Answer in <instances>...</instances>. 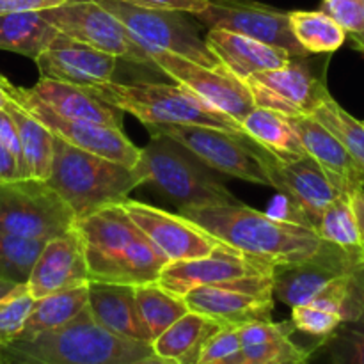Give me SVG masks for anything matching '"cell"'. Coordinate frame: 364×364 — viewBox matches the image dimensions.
<instances>
[{
	"label": "cell",
	"mask_w": 364,
	"mask_h": 364,
	"mask_svg": "<svg viewBox=\"0 0 364 364\" xmlns=\"http://www.w3.org/2000/svg\"><path fill=\"white\" fill-rule=\"evenodd\" d=\"M66 0H0V14L25 13V11H43L57 7Z\"/></svg>",
	"instance_id": "obj_44"
},
{
	"label": "cell",
	"mask_w": 364,
	"mask_h": 364,
	"mask_svg": "<svg viewBox=\"0 0 364 364\" xmlns=\"http://www.w3.org/2000/svg\"><path fill=\"white\" fill-rule=\"evenodd\" d=\"M0 364H6V363H4V361H2V359H0Z\"/></svg>",
	"instance_id": "obj_53"
},
{
	"label": "cell",
	"mask_w": 364,
	"mask_h": 364,
	"mask_svg": "<svg viewBox=\"0 0 364 364\" xmlns=\"http://www.w3.org/2000/svg\"><path fill=\"white\" fill-rule=\"evenodd\" d=\"M48 240L27 238L0 231V277L16 284H27L32 267Z\"/></svg>",
	"instance_id": "obj_35"
},
{
	"label": "cell",
	"mask_w": 364,
	"mask_h": 364,
	"mask_svg": "<svg viewBox=\"0 0 364 364\" xmlns=\"http://www.w3.org/2000/svg\"><path fill=\"white\" fill-rule=\"evenodd\" d=\"M290 322L294 323L295 331H301L323 345L327 338L336 331V327L343 322V316L326 306L309 302V304L291 308Z\"/></svg>",
	"instance_id": "obj_37"
},
{
	"label": "cell",
	"mask_w": 364,
	"mask_h": 364,
	"mask_svg": "<svg viewBox=\"0 0 364 364\" xmlns=\"http://www.w3.org/2000/svg\"><path fill=\"white\" fill-rule=\"evenodd\" d=\"M134 364H178V363L174 361V359L162 358V355H159V354H155V352H153V354H149V355H146V358L139 359V361H135Z\"/></svg>",
	"instance_id": "obj_48"
},
{
	"label": "cell",
	"mask_w": 364,
	"mask_h": 364,
	"mask_svg": "<svg viewBox=\"0 0 364 364\" xmlns=\"http://www.w3.org/2000/svg\"><path fill=\"white\" fill-rule=\"evenodd\" d=\"M91 95L116 107L121 112L137 117L142 124H201L219 128L230 134H242L237 121L206 105L201 98L183 85L155 84V82L110 80L87 85Z\"/></svg>",
	"instance_id": "obj_5"
},
{
	"label": "cell",
	"mask_w": 364,
	"mask_h": 364,
	"mask_svg": "<svg viewBox=\"0 0 364 364\" xmlns=\"http://www.w3.org/2000/svg\"><path fill=\"white\" fill-rule=\"evenodd\" d=\"M121 2L139 7H148V9L181 11V13L188 14L201 13L208 6V0H121Z\"/></svg>",
	"instance_id": "obj_42"
},
{
	"label": "cell",
	"mask_w": 364,
	"mask_h": 364,
	"mask_svg": "<svg viewBox=\"0 0 364 364\" xmlns=\"http://www.w3.org/2000/svg\"><path fill=\"white\" fill-rule=\"evenodd\" d=\"M333 16L347 32L352 41L358 39L364 31L361 0H323V9Z\"/></svg>",
	"instance_id": "obj_40"
},
{
	"label": "cell",
	"mask_w": 364,
	"mask_h": 364,
	"mask_svg": "<svg viewBox=\"0 0 364 364\" xmlns=\"http://www.w3.org/2000/svg\"><path fill=\"white\" fill-rule=\"evenodd\" d=\"M327 128L364 171V124L348 114L333 96L323 100L311 114Z\"/></svg>",
	"instance_id": "obj_34"
},
{
	"label": "cell",
	"mask_w": 364,
	"mask_h": 364,
	"mask_svg": "<svg viewBox=\"0 0 364 364\" xmlns=\"http://www.w3.org/2000/svg\"><path fill=\"white\" fill-rule=\"evenodd\" d=\"M240 348L242 345L240 338H238L237 327H223V329L217 331V333L206 341L198 364L212 363L217 361V359L228 358V355L235 354V352H238Z\"/></svg>",
	"instance_id": "obj_41"
},
{
	"label": "cell",
	"mask_w": 364,
	"mask_h": 364,
	"mask_svg": "<svg viewBox=\"0 0 364 364\" xmlns=\"http://www.w3.org/2000/svg\"><path fill=\"white\" fill-rule=\"evenodd\" d=\"M34 60L41 77L80 87L114 80L117 70V57L68 38L63 32Z\"/></svg>",
	"instance_id": "obj_20"
},
{
	"label": "cell",
	"mask_w": 364,
	"mask_h": 364,
	"mask_svg": "<svg viewBox=\"0 0 364 364\" xmlns=\"http://www.w3.org/2000/svg\"><path fill=\"white\" fill-rule=\"evenodd\" d=\"M240 128L242 134L279 162H294L308 155L287 117L274 110L255 107L242 119Z\"/></svg>",
	"instance_id": "obj_27"
},
{
	"label": "cell",
	"mask_w": 364,
	"mask_h": 364,
	"mask_svg": "<svg viewBox=\"0 0 364 364\" xmlns=\"http://www.w3.org/2000/svg\"><path fill=\"white\" fill-rule=\"evenodd\" d=\"M28 89L36 98L64 117L92 121L116 128H121L123 124V112L119 109L102 102L80 85L41 77L36 85Z\"/></svg>",
	"instance_id": "obj_25"
},
{
	"label": "cell",
	"mask_w": 364,
	"mask_h": 364,
	"mask_svg": "<svg viewBox=\"0 0 364 364\" xmlns=\"http://www.w3.org/2000/svg\"><path fill=\"white\" fill-rule=\"evenodd\" d=\"M75 215L46 181L14 180L0 183V231L52 240L75 228Z\"/></svg>",
	"instance_id": "obj_8"
},
{
	"label": "cell",
	"mask_w": 364,
	"mask_h": 364,
	"mask_svg": "<svg viewBox=\"0 0 364 364\" xmlns=\"http://www.w3.org/2000/svg\"><path fill=\"white\" fill-rule=\"evenodd\" d=\"M59 34L39 11L0 14V50L34 60Z\"/></svg>",
	"instance_id": "obj_29"
},
{
	"label": "cell",
	"mask_w": 364,
	"mask_h": 364,
	"mask_svg": "<svg viewBox=\"0 0 364 364\" xmlns=\"http://www.w3.org/2000/svg\"><path fill=\"white\" fill-rule=\"evenodd\" d=\"M219 329L223 326L215 320L188 311L153 341V352L178 364H198L206 341Z\"/></svg>",
	"instance_id": "obj_26"
},
{
	"label": "cell",
	"mask_w": 364,
	"mask_h": 364,
	"mask_svg": "<svg viewBox=\"0 0 364 364\" xmlns=\"http://www.w3.org/2000/svg\"><path fill=\"white\" fill-rule=\"evenodd\" d=\"M39 13L68 38L128 63L155 66L148 52L139 45L130 31L95 0H66L60 6L43 9Z\"/></svg>",
	"instance_id": "obj_11"
},
{
	"label": "cell",
	"mask_w": 364,
	"mask_h": 364,
	"mask_svg": "<svg viewBox=\"0 0 364 364\" xmlns=\"http://www.w3.org/2000/svg\"><path fill=\"white\" fill-rule=\"evenodd\" d=\"M274 270L276 269L269 263L249 258L226 244L205 258L167 262L160 270L156 283L171 294L185 297L188 291L198 287L224 283L237 277L274 274Z\"/></svg>",
	"instance_id": "obj_19"
},
{
	"label": "cell",
	"mask_w": 364,
	"mask_h": 364,
	"mask_svg": "<svg viewBox=\"0 0 364 364\" xmlns=\"http://www.w3.org/2000/svg\"><path fill=\"white\" fill-rule=\"evenodd\" d=\"M23 290H27V284L11 283V281H6L0 277V301H4L7 297H13V295L20 294Z\"/></svg>",
	"instance_id": "obj_47"
},
{
	"label": "cell",
	"mask_w": 364,
	"mask_h": 364,
	"mask_svg": "<svg viewBox=\"0 0 364 364\" xmlns=\"http://www.w3.org/2000/svg\"><path fill=\"white\" fill-rule=\"evenodd\" d=\"M2 85L6 95L13 102H16L25 112L45 124L55 137H59L66 144L109 159L112 162H119L127 167H135V164L139 162L141 148H137L123 134L121 128L60 116V114L53 112L50 107H46L41 100L36 98L31 89L13 85L6 77H2Z\"/></svg>",
	"instance_id": "obj_9"
},
{
	"label": "cell",
	"mask_w": 364,
	"mask_h": 364,
	"mask_svg": "<svg viewBox=\"0 0 364 364\" xmlns=\"http://www.w3.org/2000/svg\"><path fill=\"white\" fill-rule=\"evenodd\" d=\"M205 41L220 64L240 80L284 66L291 57L287 50L223 28H210Z\"/></svg>",
	"instance_id": "obj_24"
},
{
	"label": "cell",
	"mask_w": 364,
	"mask_h": 364,
	"mask_svg": "<svg viewBox=\"0 0 364 364\" xmlns=\"http://www.w3.org/2000/svg\"><path fill=\"white\" fill-rule=\"evenodd\" d=\"M148 55L160 71L238 124L256 107L245 82L226 68H210L162 50H149Z\"/></svg>",
	"instance_id": "obj_15"
},
{
	"label": "cell",
	"mask_w": 364,
	"mask_h": 364,
	"mask_svg": "<svg viewBox=\"0 0 364 364\" xmlns=\"http://www.w3.org/2000/svg\"><path fill=\"white\" fill-rule=\"evenodd\" d=\"M183 301L188 311L208 316L223 327L267 322L274 309V274L198 287L188 291Z\"/></svg>",
	"instance_id": "obj_13"
},
{
	"label": "cell",
	"mask_w": 364,
	"mask_h": 364,
	"mask_svg": "<svg viewBox=\"0 0 364 364\" xmlns=\"http://www.w3.org/2000/svg\"><path fill=\"white\" fill-rule=\"evenodd\" d=\"M75 230L84 245L89 281L139 287L159 279L169 262L121 205L75 220Z\"/></svg>",
	"instance_id": "obj_2"
},
{
	"label": "cell",
	"mask_w": 364,
	"mask_h": 364,
	"mask_svg": "<svg viewBox=\"0 0 364 364\" xmlns=\"http://www.w3.org/2000/svg\"><path fill=\"white\" fill-rule=\"evenodd\" d=\"M181 215L242 255L274 269L313 258L323 245L313 228L258 212L242 203L181 210Z\"/></svg>",
	"instance_id": "obj_1"
},
{
	"label": "cell",
	"mask_w": 364,
	"mask_h": 364,
	"mask_svg": "<svg viewBox=\"0 0 364 364\" xmlns=\"http://www.w3.org/2000/svg\"><path fill=\"white\" fill-rule=\"evenodd\" d=\"M290 31L309 55H331L347 41L345 28L326 11H290Z\"/></svg>",
	"instance_id": "obj_31"
},
{
	"label": "cell",
	"mask_w": 364,
	"mask_h": 364,
	"mask_svg": "<svg viewBox=\"0 0 364 364\" xmlns=\"http://www.w3.org/2000/svg\"><path fill=\"white\" fill-rule=\"evenodd\" d=\"M87 309L92 318L127 340L153 345L151 333L146 327L139 311L135 287L116 283H87Z\"/></svg>",
	"instance_id": "obj_23"
},
{
	"label": "cell",
	"mask_w": 364,
	"mask_h": 364,
	"mask_svg": "<svg viewBox=\"0 0 364 364\" xmlns=\"http://www.w3.org/2000/svg\"><path fill=\"white\" fill-rule=\"evenodd\" d=\"M0 142L6 146L11 151V155L16 159L18 166H20L21 178L25 180V164H23V155H21V146H20V137H18V130L14 127L13 117L9 116L6 109L0 112Z\"/></svg>",
	"instance_id": "obj_43"
},
{
	"label": "cell",
	"mask_w": 364,
	"mask_h": 364,
	"mask_svg": "<svg viewBox=\"0 0 364 364\" xmlns=\"http://www.w3.org/2000/svg\"><path fill=\"white\" fill-rule=\"evenodd\" d=\"M363 124H364V121H363Z\"/></svg>",
	"instance_id": "obj_55"
},
{
	"label": "cell",
	"mask_w": 364,
	"mask_h": 364,
	"mask_svg": "<svg viewBox=\"0 0 364 364\" xmlns=\"http://www.w3.org/2000/svg\"><path fill=\"white\" fill-rule=\"evenodd\" d=\"M350 203H352V210H354L355 213V219H358L359 231H361V237L364 240V188H358L355 192H352Z\"/></svg>",
	"instance_id": "obj_46"
},
{
	"label": "cell",
	"mask_w": 364,
	"mask_h": 364,
	"mask_svg": "<svg viewBox=\"0 0 364 364\" xmlns=\"http://www.w3.org/2000/svg\"><path fill=\"white\" fill-rule=\"evenodd\" d=\"M87 283L89 270L84 245L80 235L73 228L68 233L46 242L38 262L32 267L27 290L36 301Z\"/></svg>",
	"instance_id": "obj_21"
},
{
	"label": "cell",
	"mask_w": 364,
	"mask_h": 364,
	"mask_svg": "<svg viewBox=\"0 0 364 364\" xmlns=\"http://www.w3.org/2000/svg\"><path fill=\"white\" fill-rule=\"evenodd\" d=\"M363 265L361 259L323 242L322 249L313 258L274 270V297L290 308L309 304L338 279L350 276Z\"/></svg>",
	"instance_id": "obj_18"
},
{
	"label": "cell",
	"mask_w": 364,
	"mask_h": 364,
	"mask_svg": "<svg viewBox=\"0 0 364 364\" xmlns=\"http://www.w3.org/2000/svg\"><path fill=\"white\" fill-rule=\"evenodd\" d=\"M208 28L237 32L267 45L287 50L290 55H309L290 31L287 11L255 0H208L205 11L194 14Z\"/></svg>",
	"instance_id": "obj_16"
},
{
	"label": "cell",
	"mask_w": 364,
	"mask_h": 364,
	"mask_svg": "<svg viewBox=\"0 0 364 364\" xmlns=\"http://www.w3.org/2000/svg\"><path fill=\"white\" fill-rule=\"evenodd\" d=\"M315 231L323 242H329L364 262V240L348 194H340L327 206Z\"/></svg>",
	"instance_id": "obj_32"
},
{
	"label": "cell",
	"mask_w": 364,
	"mask_h": 364,
	"mask_svg": "<svg viewBox=\"0 0 364 364\" xmlns=\"http://www.w3.org/2000/svg\"><path fill=\"white\" fill-rule=\"evenodd\" d=\"M135 169L144 178V183L159 188L180 210L240 203L205 164L167 137L151 135V141L141 148Z\"/></svg>",
	"instance_id": "obj_6"
},
{
	"label": "cell",
	"mask_w": 364,
	"mask_h": 364,
	"mask_svg": "<svg viewBox=\"0 0 364 364\" xmlns=\"http://www.w3.org/2000/svg\"><path fill=\"white\" fill-rule=\"evenodd\" d=\"M309 359H297V361H291V363H287V364H308Z\"/></svg>",
	"instance_id": "obj_52"
},
{
	"label": "cell",
	"mask_w": 364,
	"mask_h": 364,
	"mask_svg": "<svg viewBox=\"0 0 364 364\" xmlns=\"http://www.w3.org/2000/svg\"><path fill=\"white\" fill-rule=\"evenodd\" d=\"M247 144L269 176V187L276 188L294 206L302 223L315 230L322 213L341 192L309 155L294 162H279L249 137Z\"/></svg>",
	"instance_id": "obj_14"
},
{
	"label": "cell",
	"mask_w": 364,
	"mask_h": 364,
	"mask_svg": "<svg viewBox=\"0 0 364 364\" xmlns=\"http://www.w3.org/2000/svg\"><path fill=\"white\" fill-rule=\"evenodd\" d=\"M87 306V284L36 299L16 340H28L73 320Z\"/></svg>",
	"instance_id": "obj_30"
},
{
	"label": "cell",
	"mask_w": 364,
	"mask_h": 364,
	"mask_svg": "<svg viewBox=\"0 0 364 364\" xmlns=\"http://www.w3.org/2000/svg\"><path fill=\"white\" fill-rule=\"evenodd\" d=\"M34 299L28 290L0 301V345H7L16 340L23 329V323L31 313Z\"/></svg>",
	"instance_id": "obj_38"
},
{
	"label": "cell",
	"mask_w": 364,
	"mask_h": 364,
	"mask_svg": "<svg viewBox=\"0 0 364 364\" xmlns=\"http://www.w3.org/2000/svg\"><path fill=\"white\" fill-rule=\"evenodd\" d=\"M361 4H363V18H364V0H361ZM352 43H354L355 48L361 50V52L364 53V31H363V34L359 36L358 39H354V41H352Z\"/></svg>",
	"instance_id": "obj_50"
},
{
	"label": "cell",
	"mask_w": 364,
	"mask_h": 364,
	"mask_svg": "<svg viewBox=\"0 0 364 364\" xmlns=\"http://www.w3.org/2000/svg\"><path fill=\"white\" fill-rule=\"evenodd\" d=\"M149 354L151 345L110 333L92 318L87 306L57 329L0 345L6 364H134Z\"/></svg>",
	"instance_id": "obj_3"
},
{
	"label": "cell",
	"mask_w": 364,
	"mask_h": 364,
	"mask_svg": "<svg viewBox=\"0 0 364 364\" xmlns=\"http://www.w3.org/2000/svg\"><path fill=\"white\" fill-rule=\"evenodd\" d=\"M287 119L297 134L304 151L318 164L341 194L350 196L358 188H364L361 166L323 124L313 116H294Z\"/></svg>",
	"instance_id": "obj_22"
},
{
	"label": "cell",
	"mask_w": 364,
	"mask_h": 364,
	"mask_svg": "<svg viewBox=\"0 0 364 364\" xmlns=\"http://www.w3.org/2000/svg\"><path fill=\"white\" fill-rule=\"evenodd\" d=\"M363 183H364V173H363Z\"/></svg>",
	"instance_id": "obj_54"
},
{
	"label": "cell",
	"mask_w": 364,
	"mask_h": 364,
	"mask_svg": "<svg viewBox=\"0 0 364 364\" xmlns=\"http://www.w3.org/2000/svg\"><path fill=\"white\" fill-rule=\"evenodd\" d=\"M95 2L114 14L146 52L162 50L205 66L224 68L215 53L208 48L205 39L198 34V28L181 11L148 9L121 0H95Z\"/></svg>",
	"instance_id": "obj_7"
},
{
	"label": "cell",
	"mask_w": 364,
	"mask_h": 364,
	"mask_svg": "<svg viewBox=\"0 0 364 364\" xmlns=\"http://www.w3.org/2000/svg\"><path fill=\"white\" fill-rule=\"evenodd\" d=\"M6 110L13 117L14 127L18 130V137H20L21 155H23L25 164V178L46 181L50 176V171H52L53 139H55V135L45 124L39 123L36 117L25 112L9 96H7Z\"/></svg>",
	"instance_id": "obj_28"
},
{
	"label": "cell",
	"mask_w": 364,
	"mask_h": 364,
	"mask_svg": "<svg viewBox=\"0 0 364 364\" xmlns=\"http://www.w3.org/2000/svg\"><path fill=\"white\" fill-rule=\"evenodd\" d=\"M238 338L242 347H252V345L269 343V341L281 340V338H291L295 327L291 322L276 323L272 320L267 322H251L237 327Z\"/></svg>",
	"instance_id": "obj_39"
},
{
	"label": "cell",
	"mask_w": 364,
	"mask_h": 364,
	"mask_svg": "<svg viewBox=\"0 0 364 364\" xmlns=\"http://www.w3.org/2000/svg\"><path fill=\"white\" fill-rule=\"evenodd\" d=\"M121 206L169 262L205 258L226 245L181 213L174 215L166 210L128 198L121 203Z\"/></svg>",
	"instance_id": "obj_17"
},
{
	"label": "cell",
	"mask_w": 364,
	"mask_h": 364,
	"mask_svg": "<svg viewBox=\"0 0 364 364\" xmlns=\"http://www.w3.org/2000/svg\"><path fill=\"white\" fill-rule=\"evenodd\" d=\"M14 180H23L20 166H18L16 159L11 155L9 149L0 142V183H7V181Z\"/></svg>",
	"instance_id": "obj_45"
},
{
	"label": "cell",
	"mask_w": 364,
	"mask_h": 364,
	"mask_svg": "<svg viewBox=\"0 0 364 364\" xmlns=\"http://www.w3.org/2000/svg\"><path fill=\"white\" fill-rule=\"evenodd\" d=\"M323 347L331 364H364V306L359 315L336 327Z\"/></svg>",
	"instance_id": "obj_36"
},
{
	"label": "cell",
	"mask_w": 364,
	"mask_h": 364,
	"mask_svg": "<svg viewBox=\"0 0 364 364\" xmlns=\"http://www.w3.org/2000/svg\"><path fill=\"white\" fill-rule=\"evenodd\" d=\"M135 299H137L139 311H141L146 327L151 333L153 341L167 327H171L178 318L188 313L183 297H178V295L167 291L156 281L135 287Z\"/></svg>",
	"instance_id": "obj_33"
},
{
	"label": "cell",
	"mask_w": 364,
	"mask_h": 364,
	"mask_svg": "<svg viewBox=\"0 0 364 364\" xmlns=\"http://www.w3.org/2000/svg\"><path fill=\"white\" fill-rule=\"evenodd\" d=\"M256 107L274 110L284 117L311 116L331 96L326 84V66L316 70L309 55H291L284 66L249 75L245 78Z\"/></svg>",
	"instance_id": "obj_10"
},
{
	"label": "cell",
	"mask_w": 364,
	"mask_h": 364,
	"mask_svg": "<svg viewBox=\"0 0 364 364\" xmlns=\"http://www.w3.org/2000/svg\"><path fill=\"white\" fill-rule=\"evenodd\" d=\"M6 103H7V95L4 91V85H2V75H0V112L6 109Z\"/></svg>",
	"instance_id": "obj_51"
},
{
	"label": "cell",
	"mask_w": 364,
	"mask_h": 364,
	"mask_svg": "<svg viewBox=\"0 0 364 364\" xmlns=\"http://www.w3.org/2000/svg\"><path fill=\"white\" fill-rule=\"evenodd\" d=\"M354 279H355V283H358L359 290H361V294H363V297H364V265L361 267V269L355 270V272H354Z\"/></svg>",
	"instance_id": "obj_49"
},
{
	"label": "cell",
	"mask_w": 364,
	"mask_h": 364,
	"mask_svg": "<svg viewBox=\"0 0 364 364\" xmlns=\"http://www.w3.org/2000/svg\"><path fill=\"white\" fill-rule=\"evenodd\" d=\"M46 183L70 206L75 219L121 205L134 188L144 183L135 167H127L53 139V162Z\"/></svg>",
	"instance_id": "obj_4"
},
{
	"label": "cell",
	"mask_w": 364,
	"mask_h": 364,
	"mask_svg": "<svg viewBox=\"0 0 364 364\" xmlns=\"http://www.w3.org/2000/svg\"><path fill=\"white\" fill-rule=\"evenodd\" d=\"M146 128L151 135L167 137L183 146L210 169L269 187V176L252 155L244 134H230L201 124H146Z\"/></svg>",
	"instance_id": "obj_12"
}]
</instances>
